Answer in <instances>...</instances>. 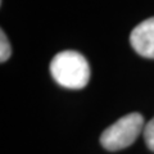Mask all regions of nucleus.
Returning a JSON list of instances; mask_svg holds the SVG:
<instances>
[{
	"mask_svg": "<svg viewBox=\"0 0 154 154\" xmlns=\"http://www.w3.org/2000/svg\"><path fill=\"white\" fill-rule=\"evenodd\" d=\"M144 131V117L140 113H130L121 117L103 131L100 144L107 150L116 152L130 146Z\"/></svg>",
	"mask_w": 154,
	"mask_h": 154,
	"instance_id": "2",
	"label": "nucleus"
},
{
	"mask_svg": "<svg viewBox=\"0 0 154 154\" xmlns=\"http://www.w3.org/2000/svg\"><path fill=\"white\" fill-rule=\"evenodd\" d=\"M11 54H12L11 42H9L5 32L2 30L0 31V62L2 63L7 62L9 59V57H11Z\"/></svg>",
	"mask_w": 154,
	"mask_h": 154,
	"instance_id": "4",
	"label": "nucleus"
},
{
	"mask_svg": "<svg viewBox=\"0 0 154 154\" xmlns=\"http://www.w3.org/2000/svg\"><path fill=\"white\" fill-rule=\"evenodd\" d=\"M144 140H145L146 146L154 152V117L144 126Z\"/></svg>",
	"mask_w": 154,
	"mask_h": 154,
	"instance_id": "5",
	"label": "nucleus"
},
{
	"mask_svg": "<svg viewBox=\"0 0 154 154\" xmlns=\"http://www.w3.org/2000/svg\"><path fill=\"white\" fill-rule=\"evenodd\" d=\"M50 73L57 84L67 89H82L89 84L90 67L86 58L75 50L60 51L53 58Z\"/></svg>",
	"mask_w": 154,
	"mask_h": 154,
	"instance_id": "1",
	"label": "nucleus"
},
{
	"mask_svg": "<svg viewBox=\"0 0 154 154\" xmlns=\"http://www.w3.org/2000/svg\"><path fill=\"white\" fill-rule=\"evenodd\" d=\"M130 42L139 55L154 59V17L145 19L134 28Z\"/></svg>",
	"mask_w": 154,
	"mask_h": 154,
	"instance_id": "3",
	"label": "nucleus"
}]
</instances>
